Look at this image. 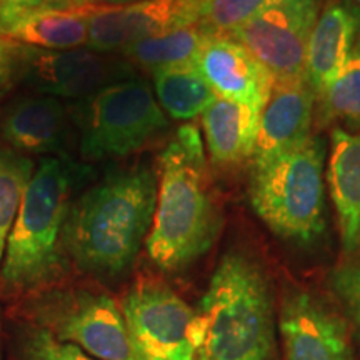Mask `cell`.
Listing matches in <instances>:
<instances>
[{
  "label": "cell",
  "instance_id": "cell-1",
  "mask_svg": "<svg viewBox=\"0 0 360 360\" xmlns=\"http://www.w3.org/2000/svg\"><path fill=\"white\" fill-rule=\"evenodd\" d=\"M222 215L214 197L204 141L197 125H180L157 160V204L146 240L160 270L179 272L217 240Z\"/></svg>",
  "mask_w": 360,
  "mask_h": 360
},
{
  "label": "cell",
  "instance_id": "cell-2",
  "mask_svg": "<svg viewBox=\"0 0 360 360\" xmlns=\"http://www.w3.org/2000/svg\"><path fill=\"white\" fill-rule=\"evenodd\" d=\"M157 204V172L148 165L117 170L72 200L62 242L80 270L115 277L147 240Z\"/></svg>",
  "mask_w": 360,
  "mask_h": 360
},
{
  "label": "cell",
  "instance_id": "cell-3",
  "mask_svg": "<svg viewBox=\"0 0 360 360\" xmlns=\"http://www.w3.org/2000/svg\"><path fill=\"white\" fill-rule=\"evenodd\" d=\"M195 360H274V305L262 269L242 254L220 259L199 310Z\"/></svg>",
  "mask_w": 360,
  "mask_h": 360
},
{
  "label": "cell",
  "instance_id": "cell-4",
  "mask_svg": "<svg viewBox=\"0 0 360 360\" xmlns=\"http://www.w3.org/2000/svg\"><path fill=\"white\" fill-rule=\"evenodd\" d=\"M326 141L310 135L281 154L252 162V209L283 240L305 245L326 231Z\"/></svg>",
  "mask_w": 360,
  "mask_h": 360
},
{
  "label": "cell",
  "instance_id": "cell-5",
  "mask_svg": "<svg viewBox=\"0 0 360 360\" xmlns=\"http://www.w3.org/2000/svg\"><path fill=\"white\" fill-rule=\"evenodd\" d=\"M74 180V167L62 157H44L35 167L0 267L7 285L35 287L56 272Z\"/></svg>",
  "mask_w": 360,
  "mask_h": 360
},
{
  "label": "cell",
  "instance_id": "cell-6",
  "mask_svg": "<svg viewBox=\"0 0 360 360\" xmlns=\"http://www.w3.org/2000/svg\"><path fill=\"white\" fill-rule=\"evenodd\" d=\"M169 125L146 80L115 82L82 101L80 155L92 162L127 157L160 137Z\"/></svg>",
  "mask_w": 360,
  "mask_h": 360
},
{
  "label": "cell",
  "instance_id": "cell-7",
  "mask_svg": "<svg viewBox=\"0 0 360 360\" xmlns=\"http://www.w3.org/2000/svg\"><path fill=\"white\" fill-rule=\"evenodd\" d=\"M120 309L142 360L197 359L202 342L199 312L167 285L137 283Z\"/></svg>",
  "mask_w": 360,
  "mask_h": 360
},
{
  "label": "cell",
  "instance_id": "cell-8",
  "mask_svg": "<svg viewBox=\"0 0 360 360\" xmlns=\"http://www.w3.org/2000/svg\"><path fill=\"white\" fill-rule=\"evenodd\" d=\"M40 322L57 339L77 345L98 360H142L129 334L122 309L94 292L52 299L40 305Z\"/></svg>",
  "mask_w": 360,
  "mask_h": 360
},
{
  "label": "cell",
  "instance_id": "cell-9",
  "mask_svg": "<svg viewBox=\"0 0 360 360\" xmlns=\"http://www.w3.org/2000/svg\"><path fill=\"white\" fill-rule=\"evenodd\" d=\"M321 0H287L225 34L247 49L277 80L305 77L310 34Z\"/></svg>",
  "mask_w": 360,
  "mask_h": 360
},
{
  "label": "cell",
  "instance_id": "cell-10",
  "mask_svg": "<svg viewBox=\"0 0 360 360\" xmlns=\"http://www.w3.org/2000/svg\"><path fill=\"white\" fill-rule=\"evenodd\" d=\"M24 47V45H22ZM125 58L98 53L92 49L39 51L24 47L22 74L25 82L44 96L77 101L96 96L115 82L135 77Z\"/></svg>",
  "mask_w": 360,
  "mask_h": 360
},
{
  "label": "cell",
  "instance_id": "cell-11",
  "mask_svg": "<svg viewBox=\"0 0 360 360\" xmlns=\"http://www.w3.org/2000/svg\"><path fill=\"white\" fill-rule=\"evenodd\" d=\"M209 0H141L120 7L92 6L87 47L120 53L139 40L197 24Z\"/></svg>",
  "mask_w": 360,
  "mask_h": 360
},
{
  "label": "cell",
  "instance_id": "cell-12",
  "mask_svg": "<svg viewBox=\"0 0 360 360\" xmlns=\"http://www.w3.org/2000/svg\"><path fill=\"white\" fill-rule=\"evenodd\" d=\"M278 328L283 360H354L345 322L309 292L283 299Z\"/></svg>",
  "mask_w": 360,
  "mask_h": 360
},
{
  "label": "cell",
  "instance_id": "cell-13",
  "mask_svg": "<svg viewBox=\"0 0 360 360\" xmlns=\"http://www.w3.org/2000/svg\"><path fill=\"white\" fill-rule=\"evenodd\" d=\"M193 65L215 96L260 112L276 84L272 74L257 58L227 35H214Z\"/></svg>",
  "mask_w": 360,
  "mask_h": 360
},
{
  "label": "cell",
  "instance_id": "cell-14",
  "mask_svg": "<svg viewBox=\"0 0 360 360\" xmlns=\"http://www.w3.org/2000/svg\"><path fill=\"white\" fill-rule=\"evenodd\" d=\"M0 137L19 154L62 155L70 141V115L62 98L22 97L0 119Z\"/></svg>",
  "mask_w": 360,
  "mask_h": 360
},
{
  "label": "cell",
  "instance_id": "cell-15",
  "mask_svg": "<svg viewBox=\"0 0 360 360\" xmlns=\"http://www.w3.org/2000/svg\"><path fill=\"white\" fill-rule=\"evenodd\" d=\"M315 92L304 79L277 80L260 112L250 162L265 160L309 139L315 119Z\"/></svg>",
  "mask_w": 360,
  "mask_h": 360
},
{
  "label": "cell",
  "instance_id": "cell-16",
  "mask_svg": "<svg viewBox=\"0 0 360 360\" xmlns=\"http://www.w3.org/2000/svg\"><path fill=\"white\" fill-rule=\"evenodd\" d=\"M360 39V6L354 0H327L310 34L305 80L315 97L339 74Z\"/></svg>",
  "mask_w": 360,
  "mask_h": 360
},
{
  "label": "cell",
  "instance_id": "cell-17",
  "mask_svg": "<svg viewBox=\"0 0 360 360\" xmlns=\"http://www.w3.org/2000/svg\"><path fill=\"white\" fill-rule=\"evenodd\" d=\"M326 182L345 255L360 254V132L332 129Z\"/></svg>",
  "mask_w": 360,
  "mask_h": 360
},
{
  "label": "cell",
  "instance_id": "cell-18",
  "mask_svg": "<svg viewBox=\"0 0 360 360\" xmlns=\"http://www.w3.org/2000/svg\"><path fill=\"white\" fill-rule=\"evenodd\" d=\"M90 7L7 13L0 39L39 51H72L89 42Z\"/></svg>",
  "mask_w": 360,
  "mask_h": 360
},
{
  "label": "cell",
  "instance_id": "cell-19",
  "mask_svg": "<svg viewBox=\"0 0 360 360\" xmlns=\"http://www.w3.org/2000/svg\"><path fill=\"white\" fill-rule=\"evenodd\" d=\"M200 119L212 164L237 165L252 160L259 135L260 110L217 97Z\"/></svg>",
  "mask_w": 360,
  "mask_h": 360
},
{
  "label": "cell",
  "instance_id": "cell-20",
  "mask_svg": "<svg viewBox=\"0 0 360 360\" xmlns=\"http://www.w3.org/2000/svg\"><path fill=\"white\" fill-rule=\"evenodd\" d=\"M214 35L197 22L155 37L139 40L120 52V56L132 67H142L150 72L175 65H188L195 62L204 45Z\"/></svg>",
  "mask_w": 360,
  "mask_h": 360
},
{
  "label": "cell",
  "instance_id": "cell-21",
  "mask_svg": "<svg viewBox=\"0 0 360 360\" xmlns=\"http://www.w3.org/2000/svg\"><path fill=\"white\" fill-rule=\"evenodd\" d=\"M152 75L157 102L174 120L195 119L217 98L193 64L167 67Z\"/></svg>",
  "mask_w": 360,
  "mask_h": 360
},
{
  "label": "cell",
  "instance_id": "cell-22",
  "mask_svg": "<svg viewBox=\"0 0 360 360\" xmlns=\"http://www.w3.org/2000/svg\"><path fill=\"white\" fill-rule=\"evenodd\" d=\"M315 117L323 125H360V39L334 80L317 96Z\"/></svg>",
  "mask_w": 360,
  "mask_h": 360
},
{
  "label": "cell",
  "instance_id": "cell-23",
  "mask_svg": "<svg viewBox=\"0 0 360 360\" xmlns=\"http://www.w3.org/2000/svg\"><path fill=\"white\" fill-rule=\"evenodd\" d=\"M34 170L35 165L30 157L12 148H0V267L12 225Z\"/></svg>",
  "mask_w": 360,
  "mask_h": 360
},
{
  "label": "cell",
  "instance_id": "cell-24",
  "mask_svg": "<svg viewBox=\"0 0 360 360\" xmlns=\"http://www.w3.org/2000/svg\"><path fill=\"white\" fill-rule=\"evenodd\" d=\"M283 2L287 0H209L199 24L215 35H225Z\"/></svg>",
  "mask_w": 360,
  "mask_h": 360
},
{
  "label": "cell",
  "instance_id": "cell-25",
  "mask_svg": "<svg viewBox=\"0 0 360 360\" xmlns=\"http://www.w3.org/2000/svg\"><path fill=\"white\" fill-rule=\"evenodd\" d=\"M20 360H98L77 345L52 335L44 327H29L20 335Z\"/></svg>",
  "mask_w": 360,
  "mask_h": 360
},
{
  "label": "cell",
  "instance_id": "cell-26",
  "mask_svg": "<svg viewBox=\"0 0 360 360\" xmlns=\"http://www.w3.org/2000/svg\"><path fill=\"white\" fill-rule=\"evenodd\" d=\"M330 283L360 342V264L345 265L335 270Z\"/></svg>",
  "mask_w": 360,
  "mask_h": 360
},
{
  "label": "cell",
  "instance_id": "cell-27",
  "mask_svg": "<svg viewBox=\"0 0 360 360\" xmlns=\"http://www.w3.org/2000/svg\"><path fill=\"white\" fill-rule=\"evenodd\" d=\"M22 45L0 39V98L11 87L15 75L22 74Z\"/></svg>",
  "mask_w": 360,
  "mask_h": 360
},
{
  "label": "cell",
  "instance_id": "cell-28",
  "mask_svg": "<svg viewBox=\"0 0 360 360\" xmlns=\"http://www.w3.org/2000/svg\"><path fill=\"white\" fill-rule=\"evenodd\" d=\"M4 15L34 11H69L75 8L72 0H0Z\"/></svg>",
  "mask_w": 360,
  "mask_h": 360
},
{
  "label": "cell",
  "instance_id": "cell-29",
  "mask_svg": "<svg viewBox=\"0 0 360 360\" xmlns=\"http://www.w3.org/2000/svg\"><path fill=\"white\" fill-rule=\"evenodd\" d=\"M141 2V0H92V6L98 7H120V6H129V4Z\"/></svg>",
  "mask_w": 360,
  "mask_h": 360
},
{
  "label": "cell",
  "instance_id": "cell-30",
  "mask_svg": "<svg viewBox=\"0 0 360 360\" xmlns=\"http://www.w3.org/2000/svg\"><path fill=\"white\" fill-rule=\"evenodd\" d=\"M74 6L77 8H84V7H90L92 6V0H72Z\"/></svg>",
  "mask_w": 360,
  "mask_h": 360
},
{
  "label": "cell",
  "instance_id": "cell-31",
  "mask_svg": "<svg viewBox=\"0 0 360 360\" xmlns=\"http://www.w3.org/2000/svg\"><path fill=\"white\" fill-rule=\"evenodd\" d=\"M2 24H4V12L2 8H0V29H2Z\"/></svg>",
  "mask_w": 360,
  "mask_h": 360
},
{
  "label": "cell",
  "instance_id": "cell-32",
  "mask_svg": "<svg viewBox=\"0 0 360 360\" xmlns=\"http://www.w3.org/2000/svg\"><path fill=\"white\" fill-rule=\"evenodd\" d=\"M354 2H355V4H357V6H360V0H354Z\"/></svg>",
  "mask_w": 360,
  "mask_h": 360
}]
</instances>
